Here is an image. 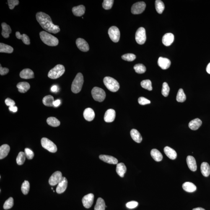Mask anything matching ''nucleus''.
Masks as SVG:
<instances>
[{
    "mask_svg": "<svg viewBox=\"0 0 210 210\" xmlns=\"http://www.w3.org/2000/svg\"><path fill=\"white\" fill-rule=\"evenodd\" d=\"M37 20L41 27L50 33L57 34L60 31L59 26L53 24L51 17L48 14L42 12H39L36 14Z\"/></svg>",
    "mask_w": 210,
    "mask_h": 210,
    "instance_id": "f257e3e1",
    "label": "nucleus"
},
{
    "mask_svg": "<svg viewBox=\"0 0 210 210\" xmlns=\"http://www.w3.org/2000/svg\"><path fill=\"white\" fill-rule=\"evenodd\" d=\"M40 35L42 41L49 46H57L59 43L58 39L48 32L43 31L40 32Z\"/></svg>",
    "mask_w": 210,
    "mask_h": 210,
    "instance_id": "f03ea898",
    "label": "nucleus"
},
{
    "mask_svg": "<svg viewBox=\"0 0 210 210\" xmlns=\"http://www.w3.org/2000/svg\"><path fill=\"white\" fill-rule=\"evenodd\" d=\"M84 83L83 76L81 73H78L73 81L71 90L74 94L78 93L81 90Z\"/></svg>",
    "mask_w": 210,
    "mask_h": 210,
    "instance_id": "7ed1b4c3",
    "label": "nucleus"
},
{
    "mask_svg": "<svg viewBox=\"0 0 210 210\" xmlns=\"http://www.w3.org/2000/svg\"><path fill=\"white\" fill-rule=\"evenodd\" d=\"M104 83L109 90L115 92L120 89V84L115 79L110 77H105L104 79Z\"/></svg>",
    "mask_w": 210,
    "mask_h": 210,
    "instance_id": "20e7f679",
    "label": "nucleus"
},
{
    "mask_svg": "<svg viewBox=\"0 0 210 210\" xmlns=\"http://www.w3.org/2000/svg\"><path fill=\"white\" fill-rule=\"evenodd\" d=\"M65 72L64 66L62 65L58 64L50 70L48 73V77L51 79H57L61 77Z\"/></svg>",
    "mask_w": 210,
    "mask_h": 210,
    "instance_id": "39448f33",
    "label": "nucleus"
},
{
    "mask_svg": "<svg viewBox=\"0 0 210 210\" xmlns=\"http://www.w3.org/2000/svg\"><path fill=\"white\" fill-rule=\"evenodd\" d=\"M92 95L94 100L99 102L103 101L106 97L105 91L101 88L97 87H95L93 89Z\"/></svg>",
    "mask_w": 210,
    "mask_h": 210,
    "instance_id": "423d86ee",
    "label": "nucleus"
},
{
    "mask_svg": "<svg viewBox=\"0 0 210 210\" xmlns=\"http://www.w3.org/2000/svg\"><path fill=\"white\" fill-rule=\"evenodd\" d=\"M42 147L46 149L50 152L55 153L57 150L56 145L53 142L46 138H42L41 140Z\"/></svg>",
    "mask_w": 210,
    "mask_h": 210,
    "instance_id": "0eeeda50",
    "label": "nucleus"
},
{
    "mask_svg": "<svg viewBox=\"0 0 210 210\" xmlns=\"http://www.w3.org/2000/svg\"><path fill=\"white\" fill-rule=\"evenodd\" d=\"M146 40L145 29L143 27L139 28L136 33V40L137 43L139 45H143L145 43Z\"/></svg>",
    "mask_w": 210,
    "mask_h": 210,
    "instance_id": "6e6552de",
    "label": "nucleus"
},
{
    "mask_svg": "<svg viewBox=\"0 0 210 210\" xmlns=\"http://www.w3.org/2000/svg\"><path fill=\"white\" fill-rule=\"evenodd\" d=\"M108 34L112 41L117 43L119 41L120 33L119 29L116 26L110 27L109 29Z\"/></svg>",
    "mask_w": 210,
    "mask_h": 210,
    "instance_id": "1a4fd4ad",
    "label": "nucleus"
},
{
    "mask_svg": "<svg viewBox=\"0 0 210 210\" xmlns=\"http://www.w3.org/2000/svg\"><path fill=\"white\" fill-rule=\"evenodd\" d=\"M146 7V4L144 2H139L136 3L132 6V13L134 14H141L145 9Z\"/></svg>",
    "mask_w": 210,
    "mask_h": 210,
    "instance_id": "9d476101",
    "label": "nucleus"
},
{
    "mask_svg": "<svg viewBox=\"0 0 210 210\" xmlns=\"http://www.w3.org/2000/svg\"><path fill=\"white\" fill-rule=\"evenodd\" d=\"M62 177L61 172L58 171L55 172L50 177L49 180V183L50 185L52 186L57 185L61 181Z\"/></svg>",
    "mask_w": 210,
    "mask_h": 210,
    "instance_id": "9b49d317",
    "label": "nucleus"
},
{
    "mask_svg": "<svg viewBox=\"0 0 210 210\" xmlns=\"http://www.w3.org/2000/svg\"><path fill=\"white\" fill-rule=\"evenodd\" d=\"M94 198V195L92 193L85 195L82 199V203L84 207L87 209L91 207L93 203Z\"/></svg>",
    "mask_w": 210,
    "mask_h": 210,
    "instance_id": "f8f14e48",
    "label": "nucleus"
},
{
    "mask_svg": "<svg viewBox=\"0 0 210 210\" xmlns=\"http://www.w3.org/2000/svg\"><path fill=\"white\" fill-rule=\"evenodd\" d=\"M76 44L78 48L82 51L87 52L89 50V44L84 39L78 38L76 40Z\"/></svg>",
    "mask_w": 210,
    "mask_h": 210,
    "instance_id": "ddd939ff",
    "label": "nucleus"
},
{
    "mask_svg": "<svg viewBox=\"0 0 210 210\" xmlns=\"http://www.w3.org/2000/svg\"><path fill=\"white\" fill-rule=\"evenodd\" d=\"M67 180L66 177H63L61 181L58 184L56 188L57 192L61 194L66 191L67 186Z\"/></svg>",
    "mask_w": 210,
    "mask_h": 210,
    "instance_id": "4468645a",
    "label": "nucleus"
},
{
    "mask_svg": "<svg viewBox=\"0 0 210 210\" xmlns=\"http://www.w3.org/2000/svg\"><path fill=\"white\" fill-rule=\"evenodd\" d=\"M116 112L113 109H109L106 111L104 116V120L106 122L110 123L115 120Z\"/></svg>",
    "mask_w": 210,
    "mask_h": 210,
    "instance_id": "2eb2a0df",
    "label": "nucleus"
},
{
    "mask_svg": "<svg viewBox=\"0 0 210 210\" xmlns=\"http://www.w3.org/2000/svg\"><path fill=\"white\" fill-rule=\"evenodd\" d=\"M158 63L159 67L162 69L166 70L170 67L171 62L167 58L160 57L158 60Z\"/></svg>",
    "mask_w": 210,
    "mask_h": 210,
    "instance_id": "dca6fc26",
    "label": "nucleus"
},
{
    "mask_svg": "<svg viewBox=\"0 0 210 210\" xmlns=\"http://www.w3.org/2000/svg\"><path fill=\"white\" fill-rule=\"evenodd\" d=\"M175 40V37L173 34L168 33L165 34L162 38V43L165 46H169L173 43Z\"/></svg>",
    "mask_w": 210,
    "mask_h": 210,
    "instance_id": "f3484780",
    "label": "nucleus"
},
{
    "mask_svg": "<svg viewBox=\"0 0 210 210\" xmlns=\"http://www.w3.org/2000/svg\"><path fill=\"white\" fill-rule=\"evenodd\" d=\"M20 78L24 79L34 78L35 75L33 71L30 69H25L23 70L19 74Z\"/></svg>",
    "mask_w": 210,
    "mask_h": 210,
    "instance_id": "a211bd4d",
    "label": "nucleus"
},
{
    "mask_svg": "<svg viewBox=\"0 0 210 210\" xmlns=\"http://www.w3.org/2000/svg\"><path fill=\"white\" fill-rule=\"evenodd\" d=\"M83 116L84 119L87 121H92L95 118V112L92 108H87L84 111Z\"/></svg>",
    "mask_w": 210,
    "mask_h": 210,
    "instance_id": "6ab92c4d",
    "label": "nucleus"
},
{
    "mask_svg": "<svg viewBox=\"0 0 210 210\" xmlns=\"http://www.w3.org/2000/svg\"><path fill=\"white\" fill-rule=\"evenodd\" d=\"M99 157L101 160L107 163L111 164H118V159L112 156L102 154L99 156Z\"/></svg>",
    "mask_w": 210,
    "mask_h": 210,
    "instance_id": "aec40b11",
    "label": "nucleus"
},
{
    "mask_svg": "<svg viewBox=\"0 0 210 210\" xmlns=\"http://www.w3.org/2000/svg\"><path fill=\"white\" fill-rule=\"evenodd\" d=\"M186 162L190 170L193 172L197 170V163L194 158L191 156H188L186 159Z\"/></svg>",
    "mask_w": 210,
    "mask_h": 210,
    "instance_id": "412c9836",
    "label": "nucleus"
},
{
    "mask_svg": "<svg viewBox=\"0 0 210 210\" xmlns=\"http://www.w3.org/2000/svg\"><path fill=\"white\" fill-rule=\"evenodd\" d=\"M72 11L75 16L76 17H81L85 13V8L82 5L75 6L73 8Z\"/></svg>",
    "mask_w": 210,
    "mask_h": 210,
    "instance_id": "4be33fe9",
    "label": "nucleus"
},
{
    "mask_svg": "<svg viewBox=\"0 0 210 210\" xmlns=\"http://www.w3.org/2000/svg\"><path fill=\"white\" fill-rule=\"evenodd\" d=\"M2 27V35L4 38H8L9 37V35L11 33V29L10 27L6 23L3 22L1 24Z\"/></svg>",
    "mask_w": 210,
    "mask_h": 210,
    "instance_id": "5701e85b",
    "label": "nucleus"
},
{
    "mask_svg": "<svg viewBox=\"0 0 210 210\" xmlns=\"http://www.w3.org/2000/svg\"><path fill=\"white\" fill-rule=\"evenodd\" d=\"M164 153L169 159H175L177 157V154L176 151L173 149L166 146L164 149Z\"/></svg>",
    "mask_w": 210,
    "mask_h": 210,
    "instance_id": "b1692460",
    "label": "nucleus"
},
{
    "mask_svg": "<svg viewBox=\"0 0 210 210\" xmlns=\"http://www.w3.org/2000/svg\"><path fill=\"white\" fill-rule=\"evenodd\" d=\"M202 124L201 120L197 118L191 120L189 123V127L191 130L196 131L200 127Z\"/></svg>",
    "mask_w": 210,
    "mask_h": 210,
    "instance_id": "393cba45",
    "label": "nucleus"
},
{
    "mask_svg": "<svg viewBox=\"0 0 210 210\" xmlns=\"http://www.w3.org/2000/svg\"><path fill=\"white\" fill-rule=\"evenodd\" d=\"M17 87L19 92L22 93H25L30 89V85L27 82H19L17 84Z\"/></svg>",
    "mask_w": 210,
    "mask_h": 210,
    "instance_id": "a878e982",
    "label": "nucleus"
},
{
    "mask_svg": "<svg viewBox=\"0 0 210 210\" xmlns=\"http://www.w3.org/2000/svg\"><path fill=\"white\" fill-rule=\"evenodd\" d=\"M183 188L185 191L191 193L196 191L197 187L194 184L190 182H186L183 183Z\"/></svg>",
    "mask_w": 210,
    "mask_h": 210,
    "instance_id": "bb28decb",
    "label": "nucleus"
},
{
    "mask_svg": "<svg viewBox=\"0 0 210 210\" xmlns=\"http://www.w3.org/2000/svg\"><path fill=\"white\" fill-rule=\"evenodd\" d=\"M131 135L132 139L136 142L139 143H141L142 141V137L137 130L135 129H132L131 131Z\"/></svg>",
    "mask_w": 210,
    "mask_h": 210,
    "instance_id": "cd10ccee",
    "label": "nucleus"
},
{
    "mask_svg": "<svg viewBox=\"0 0 210 210\" xmlns=\"http://www.w3.org/2000/svg\"><path fill=\"white\" fill-rule=\"evenodd\" d=\"M116 171L120 177H123L127 171V168L123 163L118 164L117 165Z\"/></svg>",
    "mask_w": 210,
    "mask_h": 210,
    "instance_id": "c85d7f7f",
    "label": "nucleus"
},
{
    "mask_svg": "<svg viewBox=\"0 0 210 210\" xmlns=\"http://www.w3.org/2000/svg\"><path fill=\"white\" fill-rule=\"evenodd\" d=\"M10 151V147L8 144L3 145L0 147V159L7 157Z\"/></svg>",
    "mask_w": 210,
    "mask_h": 210,
    "instance_id": "c756f323",
    "label": "nucleus"
},
{
    "mask_svg": "<svg viewBox=\"0 0 210 210\" xmlns=\"http://www.w3.org/2000/svg\"><path fill=\"white\" fill-rule=\"evenodd\" d=\"M201 171L202 175L204 176H209L210 174V167L207 163L204 162L202 164Z\"/></svg>",
    "mask_w": 210,
    "mask_h": 210,
    "instance_id": "7c9ffc66",
    "label": "nucleus"
},
{
    "mask_svg": "<svg viewBox=\"0 0 210 210\" xmlns=\"http://www.w3.org/2000/svg\"><path fill=\"white\" fill-rule=\"evenodd\" d=\"M151 155L156 162H160L163 159L162 153L157 149H153L151 151Z\"/></svg>",
    "mask_w": 210,
    "mask_h": 210,
    "instance_id": "2f4dec72",
    "label": "nucleus"
},
{
    "mask_svg": "<svg viewBox=\"0 0 210 210\" xmlns=\"http://www.w3.org/2000/svg\"><path fill=\"white\" fill-rule=\"evenodd\" d=\"M13 50V48L10 46L3 43H0V52L11 53Z\"/></svg>",
    "mask_w": 210,
    "mask_h": 210,
    "instance_id": "473e14b6",
    "label": "nucleus"
},
{
    "mask_svg": "<svg viewBox=\"0 0 210 210\" xmlns=\"http://www.w3.org/2000/svg\"><path fill=\"white\" fill-rule=\"evenodd\" d=\"M16 36L19 40H22L23 42L25 45H30V39H29L28 36L25 35V34H23V35H21L20 32H16Z\"/></svg>",
    "mask_w": 210,
    "mask_h": 210,
    "instance_id": "72a5a7b5",
    "label": "nucleus"
},
{
    "mask_svg": "<svg viewBox=\"0 0 210 210\" xmlns=\"http://www.w3.org/2000/svg\"><path fill=\"white\" fill-rule=\"evenodd\" d=\"M55 101L54 98L51 95L46 96L43 98V102L44 105L46 106L51 107L53 106V103Z\"/></svg>",
    "mask_w": 210,
    "mask_h": 210,
    "instance_id": "f704fd0d",
    "label": "nucleus"
},
{
    "mask_svg": "<svg viewBox=\"0 0 210 210\" xmlns=\"http://www.w3.org/2000/svg\"><path fill=\"white\" fill-rule=\"evenodd\" d=\"M105 202L101 198H99L97 200L94 210H105Z\"/></svg>",
    "mask_w": 210,
    "mask_h": 210,
    "instance_id": "c9c22d12",
    "label": "nucleus"
},
{
    "mask_svg": "<svg viewBox=\"0 0 210 210\" xmlns=\"http://www.w3.org/2000/svg\"><path fill=\"white\" fill-rule=\"evenodd\" d=\"M47 123L50 126L53 127H57L60 125V121L55 117H50L47 119Z\"/></svg>",
    "mask_w": 210,
    "mask_h": 210,
    "instance_id": "e433bc0d",
    "label": "nucleus"
},
{
    "mask_svg": "<svg viewBox=\"0 0 210 210\" xmlns=\"http://www.w3.org/2000/svg\"><path fill=\"white\" fill-rule=\"evenodd\" d=\"M156 10L159 14H162L164 9H165V5L162 1L160 0H157L155 3Z\"/></svg>",
    "mask_w": 210,
    "mask_h": 210,
    "instance_id": "4c0bfd02",
    "label": "nucleus"
},
{
    "mask_svg": "<svg viewBox=\"0 0 210 210\" xmlns=\"http://www.w3.org/2000/svg\"><path fill=\"white\" fill-rule=\"evenodd\" d=\"M186 96L183 89H179L178 93H177L176 100L177 102H183L186 100Z\"/></svg>",
    "mask_w": 210,
    "mask_h": 210,
    "instance_id": "58836bf2",
    "label": "nucleus"
},
{
    "mask_svg": "<svg viewBox=\"0 0 210 210\" xmlns=\"http://www.w3.org/2000/svg\"><path fill=\"white\" fill-rule=\"evenodd\" d=\"M141 87L144 89L149 91L152 90V83L150 80H144L143 81L141 82Z\"/></svg>",
    "mask_w": 210,
    "mask_h": 210,
    "instance_id": "ea45409f",
    "label": "nucleus"
},
{
    "mask_svg": "<svg viewBox=\"0 0 210 210\" xmlns=\"http://www.w3.org/2000/svg\"><path fill=\"white\" fill-rule=\"evenodd\" d=\"M26 155L25 153L23 152H20L19 153V154L17 156V163L19 165H22L24 164L25 162Z\"/></svg>",
    "mask_w": 210,
    "mask_h": 210,
    "instance_id": "a19ab883",
    "label": "nucleus"
},
{
    "mask_svg": "<svg viewBox=\"0 0 210 210\" xmlns=\"http://www.w3.org/2000/svg\"><path fill=\"white\" fill-rule=\"evenodd\" d=\"M134 69L138 74H143L146 71V67L143 64H137L134 66Z\"/></svg>",
    "mask_w": 210,
    "mask_h": 210,
    "instance_id": "79ce46f5",
    "label": "nucleus"
},
{
    "mask_svg": "<svg viewBox=\"0 0 210 210\" xmlns=\"http://www.w3.org/2000/svg\"><path fill=\"white\" fill-rule=\"evenodd\" d=\"M29 189H30V184L29 181L25 180L22 183L21 187V190L22 193L24 195H27L29 193Z\"/></svg>",
    "mask_w": 210,
    "mask_h": 210,
    "instance_id": "37998d69",
    "label": "nucleus"
},
{
    "mask_svg": "<svg viewBox=\"0 0 210 210\" xmlns=\"http://www.w3.org/2000/svg\"><path fill=\"white\" fill-rule=\"evenodd\" d=\"M14 205V200L12 197H10L6 201L3 206V208L5 210L11 209Z\"/></svg>",
    "mask_w": 210,
    "mask_h": 210,
    "instance_id": "c03bdc74",
    "label": "nucleus"
},
{
    "mask_svg": "<svg viewBox=\"0 0 210 210\" xmlns=\"http://www.w3.org/2000/svg\"><path fill=\"white\" fill-rule=\"evenodd\" d=\"M125 61L132 62L134 61L136 58V55L133 54L127 53L123 55L121 57Z\"/></svg>",
    "mask_w": 210,
    "mask_h": 210,
    "instance_id": "a18cd8bd",
    "label": "nucleus"
},
{
    "mask_svg": "<svg viewBox=\"0 0 210 210\" xmlns=\"http://www.w3.org/2000/svg\"><path fill=\"white\" fill-rule=\"evenodd\" d=\"M114 2L113 0H105L102 3V7L106 10L110 9L113 6Z\"/></svg>",
    "mask_w": 210,
    "mask_h": 210,
    "instance_id": "49530a36",
    "label": "nucleus"
},
{
    "mask_svg": "<svg viewBox=\"0 0 210 210\" xmlns=\"http://www.w3.org/2000/svg\"><path fill=\"white\" fill-rule=\"evenodd\" d=\"M170 88L167 83L164 82L163 84L162 93L164 97H167L169 95Z\"/></svg>",
    "mask_w": 210,
    "mask_h": 210,
    "instance_id": "de8ad7c7",
    "label": "nucleus"
},
{
    "mask_svg": "<svg viewBox=\"0 0 210 210\" xmlns=\"http://www.w3.org/2000/svg\"><path fill=\"white\" fill-rule=\"evenodd\" d=\"M8 2L10 9H13L15 6L18 5L19 4V0H8Z\"/></svg>",
    "mask_w": 210,
    "mask_h": 210,
    "instance_id": "09e8293b",
    "label": "nucleus"
},
{
    "mask_svg": "<svg viewBox=\"0 0 210 210\" xmlns=\"http://www.w3.org/2000/svg\"><path fill=\"white\" fill-rule=\"evenodd\" d=\"M25 153L26 157L29 159H31L34 157V153L31 150L26 148L25 149Z\"/></svg>",
    "mask_w": 210,
    "mask_h": 210,
    "instance_id": "8fccbe9b",
    "label": "nucleus"
},
{
    "mask_svg": "<svg viewBox=\"0 0 210 210\" xmlns=\"http://www.w3.org/2000/svg\"><path fill=\"white\" fill-rule=\"evenodd\" d=\"M138 102L141 105H145L151 103L150 101L144 97H139L138 99Z\"/></svg>",
    "mask_w": 210,
    "mask_h": 210,
    "instance_id": "3c124183",
    "label": "nucleus"
},
{
    "mask_svg": "<svg viewBox=\"0 0 210 210\" xmlns=\"http://www.w3.org/2000/svg\"><path fill=\"white\" fill-rule=\"evenodd\" d=\"M138 203L137 202L132 201L128 202L127 203L126 206L128 209H134L138 206Z\"/></svg>",
    "mask_w": 210,
    "mask_h": 210,
    "instance_id": "603ef678",
    "label": "nucleus"
},
{
    "mask_svg": "<svg viewBox=\"0 0 210 210\" xmlns=\"http://www.w3.org/2000/svg\"><path fill=\"white\" fill-rule=\"evenodd\" d=\"M9 69L7 68H3L1 66V65H0V74L1 76L5 75L9 73Z\"/></svg>",
    "mask_w": 210,
    "mask_h": 210,
    "instance_id": "864d4df0",
    "label": "nucleus"
},
{
    "mask_svg": "<svg viewBox=\"0 0 210 210\" xmlns=\"http://www.w3.org/2000/svg\"><path fill=\"white\" fill-rule=\"evenodd\" d=\"M5 102L6 105L9 106V107L12 106H14L15 105V102L12 99L9 98L6 99L5 101Z\"/></svg>",
    "mask_w": 210,
    "mask_h": 210,
    "instance_id": "5fc2aeb1",
    "label": "nucleus"
},
{
    "mask_svg": "<svg viewBox=\"0 0 210 210\" xmlns=\"http://www.w3.org/2000/svg\"><path fill=\"white\" fill-rule=\"evenodd\" d=\"M9 110H10V111L14 112V113L17 112L18 110L17 107V106H16L15 105L9 107Z\"/></svg>",
    "mask_w": 210,
    "mask_h": 210,
    "instance_id": "6e6d98bb",
    "label": "nucleus"
},
{
    "mask_svg": "<svg viewBox=\"0 0 210 210\" xmlns=\"http://www.w3.org/2000/svg\"><path fill=\"white\" fill-rule=\"evenodd\" d=\"M61 101L60 100H55L53 103V106L55 107H57L61 105Z\"/></svg>",
    "mask_w": 210,
    "mask_h": 210,
    "instance_id": "4d7b16f0",
    "label": "nucleus"
},
{
    "mask_svg": "<svg viewBox=\"0 0 210 210\" xmlns=\"http://www.w3.org/2000/svg\"><path fill=\"white\" fill-rule=\"evenodd\" d=\"M58 87L56 85H54L51 88V90L53 92H56L58 91Z\"/></svg>",
    "mask_w": 210,
    "mask_h": 210,
    "instance_id": "13d9d810",
    "label": "nucleus"
},
{
    "mask_svg": "<svg viewBox=\"0 0 210 210\" xmlns=\"http://www.w3.org/2000/svg\"><path fill=\"white\" fill-rule=\"evenodd\" d=\"M206 71L208 74H210V62L208 64L206 67Z\"/></svg>",
    "mask_w": 210,
    "mask_h": 210,
    "instance_id": "bf43d9fd",
    "label": "nucleus"
},
{
    "mask_svg": "<svg viewBox=\"0 0 210 210\" xmlns=\"http://www.w3.org/2000/svg\"><path fill=\"white\" fill-rule=\"evenodd\" d=\"M192 210H205L204 209H203L201 207H197L196 208H194Z\"/></svg>",
    "mask_w": 210,
    "mask_h": 210,
    "instance_id": "052dcab7",
    "label": "nucleus"
},
{
    "mask_svg": "<svg viewBox=\"0 0 210 210\" xmlns=\"http://www.w3.org/2000/svg\"><path fill=\"white\" fill-rule=\"evenodd\" d=\"M51 189H52V190H53V188H51Z\"/></svg>",
    "mask_w": 210,
    "mask_h": 210,
    "instance_id": "680f3d73",
    "label": "nucleus"
}]
</instances>
